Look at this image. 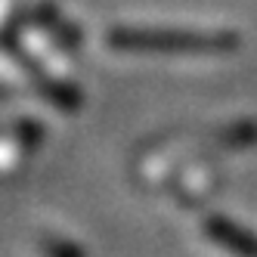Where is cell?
I'll list each match as a JSON object with an SVG mask.
<instances>
[{
	"instance_id": "cell-3",
	"label": "cell",
	"mask_w": 257,
	"mask_h": 257,
	"mask_svg": "<svg viewBox=\"0 0 257 257\" xmlns=\"http://www.w3.org/2000/svg\"><path fill=\"white\" fill-rule=\"evenodd\" d=\"M44 251H47V257H84L75 245L59 242V238H47V242H44Z\"/></svg>"
},
{
	"instance_id": "cell-1",
	"label": "cell",
	"mask_w": 257,
	"mask_h": 257,
	"mask_svg": "<svg viewBox=\"0 0 257 257\" xmlns=\"http://www.w3.org/2000/svg\"><path fill=\"white\" fill-rule=\"evenodd\" d=\"M108 47L127 53H223L235 47L232 34L223 31H189V28H131L108 31Z\"/></svg>"
},
{
	"instance_id": "cell-2",
	"label": "cell",
	"mask_w": 257,
	"mask_h": 257,
	"mask_svg": "<svg viewBox=\"0 0 257 257\" xmlns=\"http://www.w3.org/2000/svg\"><path fill=\"white\" fill-rule=\"evenodd\" d=\"M205 232L214 238L217 245H223L226 251H232L235 257H257V235L248 232L245 226L232 223L226 217H208Z\"/></svg>"
}]
</instances>
